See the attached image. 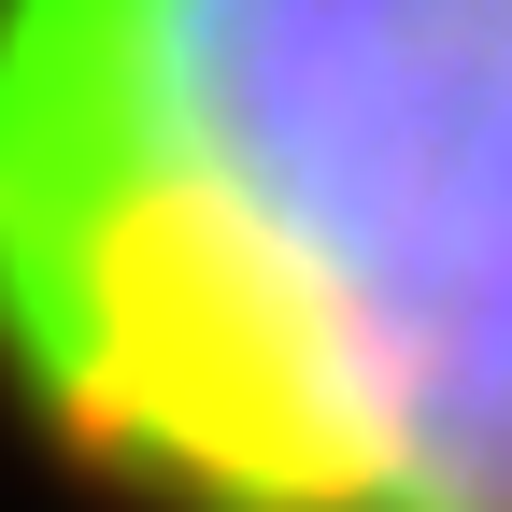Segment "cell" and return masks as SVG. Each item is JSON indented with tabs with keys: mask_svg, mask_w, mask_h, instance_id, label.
Listing matches in <instances>:
<instances>
[{
	"mask_svg": "<svg viewBox=\"0 0 512 512\" xmlns=\"http://www.w3.org/2000/svg\"><path fill=\"white\" fill-rule=\"evenodd\" d=\"M0 370L157 512H512V0H0Z\"/></svg>",
	"mask_w": 512,
	"mask_h": 512,
	"instance_id": "6da1fadb",
	"label": "cell"
}]
</instances>
